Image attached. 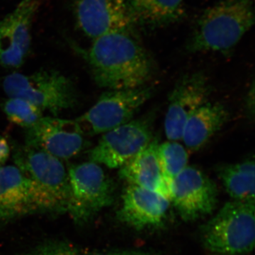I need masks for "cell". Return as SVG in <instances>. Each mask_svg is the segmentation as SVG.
<instances>
[{"instance_id": "cell-3", "label": "cell", "mask_w": 255, "mask_h": 255, "mask_svg": "<svg viewBox=\"0 0 255 255\" xmlns=\"http://www.w3.org/2000/svg\"><path fill=\"white\" fill-rule=\"evenodd\" d=\"M255 202L228 201L201 228L203 246L221 255H242L255 244Z\"/></svg>"}, {"instance_id": "cell-25", "label": "cell", "mask_w": 255, "mask_h": 255, "mask_svg": "<svg viewBox=\"0 0 255 255\" xmlns=\"http://www.w3.org/2000/svg\"><path fill=\"white\" fill-rule=\"evenodd\" d=\"M247 110L250 117H254L255 114V87L254 83L252 85L251 90L248 92L246 100Z\"/></svg>"}, {"instance_id": "cell-19", "label": "cell", "mask_w": 255, "mask_h": 255, "mask_svg": "<svg viewBox=\"0 0 255 255\" xmlns=\"http://www.w3.org/2000/svg\"><path fill=\"white\" fill-rule=\"evenodd\" d=\"M253 159L228 164L219 169V176L233 200L255 202V168Z\"/></svg>"}, {"instance_id": "cell-14", "label": "cell", "mask_w": 255, "mask_h": 255, "mask_svg": "<svg viewBox=\"0 0 255 255\" xmlns=\"http://www.w3.org/2000/svg\"><path fill=\"white\" fill-rule=\"evenodd\" d=\"M73 6L77 26L92 40L133 28L127 0H73Z\"/></svg>"}, {"instance_id": "cell-18", "label": "cell", "mask_w": 255, "mask_h": 255, "mask_svg": "<svg viewBox=\"0 0 255 255\" xmlns=\"http://www.w3.org/2000/svg\"><path fill=\"white\" fill-rule=\"evenodd\" d=\"M133 24L148 28L169 26L186 14L184 0H127Z\"/></svg>"}, {"instance_id": "cell-10", "label": "cell", "mask_w": 255, "mask_h": 255, "mask_svg": "<svg viewBox=\"0 0 255 255\" xmlns=\"http://www.w3.org/2000/svg\"><path fill=\"white\" fill-rule=\"evenodd\" d=\"M46 0H22L0 21V65L18 68L31 47L32 23Z\"/></svg>"}, {"instance_id": "cell-17", "label": "cell", "mask_w": 255, "mask_h": 255, "mask_svg": "<svg viewBox=\"0 0 255 255\" xmlns=\"http://www.w3.org/2000/svg\"><path fill=\"white\" fill-rule=\"evenodd\" d=\"M229 112L221 103L207 102L188 119L181 140L186 148L200 150L229 119Z\"/></svg>"}, {"instance_id": "cell-8", "label": "cell", "mask_w": 255, "mask_h": 255, "mask_svg": "<svg viewBox=\"0 0 255 255\" xmlns=\"http://www.w3.org/2000/svg\"><path fill=\"white\" fill-rule=\"evenodd\" d=\"M151 117L131 120L103 133L90 152V162L120 169L153 140Z\"/></svg>"}, {"instance_id": "cell-1", "label": "cell", "mask_w": 255, "mask_h": 255, "mask_svg": "<svg viewBox=\"0 0 255 255\" xmlns=\"http://www.w3.org/2000/svg\"><path fill=\"white\" fill-rule=\"evenodd\" d=\"M78 50L102 88H137L145 85L153 74L152 58L132 29L107 33L94 39L88 49Z\"/></svg>"}, {"instance_id": "cell-21", "label": "cell", "mask_w": 255, "mask_h": 255, "mask_svg": "<svg viewBox=\"0 0 255 255\" xmlns=\"http://www.w3.org/2000/svg\"><path fill=\"white\" fill-rule=\"evenodd\" d=\"M3 111L11 123L26 129L33 127L43 117V111L18 97H9L3 105Z\"/></svg>"}, {"instance_id": "cell-16", "label": "cell", "mask_w": 255, "mask_h": 255, "mask_svg": "<svg viewBox=\"0 0 255 255\" xmlns=\"http://www.w3.org/2000/svg\"><path fill=\"white\" fill-rule=\"evenodd\" d=\"M157 139L121 167L119 176L128 184H133L158 193L170 201L168 187L164 181L157 158Z\"/></svg>"}, {"instance_id": "cell-6", "label": "cell", "mask_w": 255, "mask_h": 255, "mask_svg": "<svg viewBox=\"0 0 255 255\" xmlns=\"http://www.w3.org/2000/svg\"><path fill=\"white\" fill-rule=\"evenodd\" d=\"M63 212L54 198L16 166L0 167V226L31 215Z\"/></svg>"}, {"instance_id": "cell-11", "label": "cell", "mask_w": 255, "mask_h": 255, "mask_svg": "<svg viewBox=\"0 0 255 255\" xmlns=\"http://www.w3.org/2000/svg\"><path fill=\"white\" fill-rule=\"evenodd\" d=\"M85 135L75 120L42 117L33 127L26 129L25 145L60 159H68L85 148Z\"/></svg>"}, {"instance_id": "cell-9", "label": "cell", "mask_w": 255, "mask_h": 255, "mask_svg": "<svg viewBox=\"0 0 255 255\" xmlns=\"http://www.w3.org/2000/svg\"><path fill=\"white\" fill-rule=\"evenodd\" d=\"M170 201L181 218L194 221L211 214L218 203V188L200 169L187 166L169 186Z\"/></svg>"}, {"instance_id": "cell-13", "label": "cell", "mask_w": 255, "mask_h": 255, "mask_svg": "<svg viewBox=\"0 0 255 255\" xmlns=\"http://www.w3.org/2000/svg\"><path fill=\"white\" fill-rule=\"evenodd\" d=\"M211 92V85L204 74H187L178 80L169 96L164 119V130L168 140H181L188 119L209 102Z\"/></svg>"}, {"instance_id": "cell-12", "label": "cell", "mask_w": 255, "mask_h": 255, "mask_svg": "<svg viewBox=\"0 0 255 255\" xmlns=\"http://www.w3.org/2000/svg\"><path fill=\"white\" fill-rule=\"evenodd\" d=\"M14 160L25 175L54 198L66 212L70 187L68 172L61 159L24 145L15 151Z\"/></svg>"}, {"instance_id": "cell-7", "label": "cell", "mask_w": 255, "mask_h": 255, "mask_svg": "<svg viewBox=\"0 0 255 255\" xmlns=\"http://www.w3.org/2000/svg\"><path fill=\"white\" fill-rule=\"evenodd\" d=\"M153 92V87L146 85L127 90H110L75 121L85 135L105 133L131 121Z\"/></svg>"}, {"instance_id": "cell-5", "label": "cell", "mask_w": 255, "mask_h": 255, "mask_svg": "<svg viewBox=\"0 0 255 255\" xmlns=\"http://www.w3.org/2000/svg\"><path fill=\"white\" fill-rule=\"evenodd\" d=\"M3 90L9 97H18L54 116L78 103L71 80L56 70H42L31 75L12 73L5 77Z\"/></svg>"}, {"instance_id": "cell-24", "label": "cell", "mask_w": 255, "mask_h": 255, "mask_svg": "<svg viewBox=\"0 0 255 255\" xmlns=\"http://www.w3.org/2000/svg\"><path fill=\"white\" fill-rule=\"evenodd\" d=\"M9 155L10 147L7 140L5 137L0 136V167L4 166Z\"/></svg>"}, {"instance_id": "cell-15", "label": "cell", "mask_w": 255, "mask_h": 255, "mask_svg": "<svg viewBox=\"0 0 255 255\" xmlns=\"http://www.w3.org/2000/svg\"><path fill=\"white\" fill-rule=\"evenodd\" d=\"M170 201L158 193L128 184L117 213L120 222L137 231L163 226Z\"/></svg>"}, {"instance_id": "cell-22", "label": "cell", "mask_w": 255, "mask_h": 255, "mask_svg": "<svg viewBox=\"0 0 255 255\" xmlns=\"http://www.w3.org/2000/svg\"><path fill=\"white\" fill-rule=\"evenodd\" d=\"M21 255H81L73 245L63 241H50Z\"/></svg>"}, {"instance_id": "cell-4", "label": "cell", "mask_w": 255, "mask_h": 255, "mask_svg": "<svg viewBox=\"0 0 255 255\" xmlns=\"http://www.w3.org/2000/svg\"><path fill=\"white\" fill-rule=\"evenodd\" d=\"M70 197L66 212L74 222L84 225L115 200V185L99 164H71L68 171Z\"/></svg>"}, {"instance_id": "cell-23", "label": "cell", "mask_w": 255, "mask_h": 255, "mask_svg": "<svg viewBox=\"0 0 255 255\" xmlns=\"http://www.w3.org/2000/svg\"><path fill=\"white\" fill-rule=\"evenodd\" d=\"M89 255H159L155 253L140 251H132V250H125V251H114L103 252V253H96Z\"/></svg>"}, {"instance_id": "cell-20", "label": "cell", "mask_w": 255, "mask_h": 255, "mask_svg": "<svg viewBox=\"0 0 255 255\" xmlns=\"http://www.w3.org/2000/svg\"><path fill=\"white\" fill-rule=\"evenodd\" d=\"M157 154L162 176L169 189L174 178L187 167L189 153L180 142L168 140L158 144Z\"/></svg>"}, {"instance_id": "cell-2", "label": "cell", "mask_w": 255, "mask_h": 255, "mask_svg": "<svg viewBox=\"0 0 255 255\" xmlns=\"http://www.w3.org/2000/svg\"><path fill=\"white\" fill-rule=\"evenodd\" d=\"M255 23L253 0H220L198 20L186 49L189 53H228Z\"/></svg>"}]
</instances>
